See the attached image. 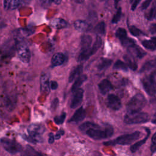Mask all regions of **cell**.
I'll return each instance as SVG.
<instances>
[{
	"label": "cell",
	"mask_w": 156,
	"mask_h": 156,
	"mask_svg": "<svg viewBox=\"0 0 156 156\" xmlns=\"http://www.w3.org/2000/svg\"><path fill=\"white\" fill-rule=\"evenodd\" d=\"M129 31L131 33V34H132L133 36L138 37V36H140V35L143 34V33L141 30H140L138 28H137L136 27H135L134 26H129Z\"/></svg>",
	"instance_id": "1f68e13d"
},
{
	"label": "cell",
	"mask_w": 156,
	"mask_h": 156,
	"mask_svg": "<svg viewBox=\"0 0 156 156\" xmlns=\"http://www.w3.org/2000/svg\"><path fill=\"white\" fill-rule=\"evenodd\" d=\"M92 38L89 35H83L81 37L80 40V52L78 56L79 62L86 60L91 56V44Z\"/></svg>",
	"instance_id": "277c9868"
},
{
	"label": "cell",
	"mask_w": 156,
	"mask_h": 156,
	"mask_svg": "<svg viewBox=\"0 0 156 156\" xmlns=\"http://www.w3.org/2000/svg\"><path fill=\"white\" fill-rule=\"evenodd\" d=\"M99 127H91L88 129L85 133L90 138L95 140L105 139L112 136L113 134V129L110 126H107L104 129Z\"/></svg>",
	"instance_id": "6da1fadb"
},
{
	"label": "cell",
	"mask_w": 156,
	"mask_h": 156,
	"mask_svg": "<svg viewBox=\"0 0 156 156\" xmlns=\"http://www.w3.org/2000/svg\"><path fill=\"white\" fill-rule=\"evenodd\" d=\"M112 63V60L107 58H102L99 62L97 68L98 70L102 71L108 68Z\"/></svg>",
	"instance_id": "7402d4cb"
},
{
	"label": "cell",
	"mask_w": 156,
	"mask_h": 156,
	"mask_svg": "<svg viewBox=\"0 0 156 156\" xmlns=\"http://www.w3.org/2000/svg\"><path fill=\"white\" fill-rule=\"evenodd\" d=\"M40 88L43 93H48L50 91V82L49 77L47 74H44L41 76L40 79Z\"/></svg>",
	"instance_id": "7c38bea8"
},
{
	"label": "cell",
	"mask_w": 156,
	"mask_h": 156,
	"mask_svg": "<svg viewBox=\"0 0 156 156\" xmlns=\"http://www.w3.org/2000/svg\"><path fill=\"white\" fill-rule=\"evenodd\" d=\"M149 32H150L151 34H156V23L152 24L149 26Z\"/></svg>",
	"instance_id": "ab89813d"
},
{
	"label": "cell",
	"mask_w": 156,
	"mask_h": 156,
	"mask_svg": "<svg viewBox=\"0 0 156 156\" xmlns=\"http://www.w3.org/2000/svg\"><path fill=\"white\" fill-rule=\"evenodd\" d=\"M133 1H134V0H130V2H133Z\"/></svg>",
	"instance_id": "f907efd6"
},
{
	"label": "cell",
	"mask_w": 156,
	"mask_h": 156,
	"mask_svg": "<svg viewBox=\"0 0 156 156\" xmlns=\"http://www.w3.org/2000/svg\"><path fill=\"white\" fill-rule=\"evenodd\" d=\"M155 18H156V14H155Z\"/></svg>",
	"instance_id": "816d5d0a"
},
{
	"label": "cell",
	"mask_w": 156,
	"mask_h": 156,
	"mask_svg": "<svg viewBox=\"0 0 156 156\" xmlns=\"http://www.w3.org/2000/svg\"><path fill=\"white\" fill-rule=\"evenodd\" d=\"M74 26L76 30L80 32H86L90 29V25L88 23L83 20H76L74 23Z\"/></svg>",
	"instance_id": "e0dca14e"
},
{
	"label": "cell",
	"mask_w": 156,
	"mask_h": 156,
	"mask_svg": "<svg viewBox=\"0 0 156 156\" xmlns=\"http://www.w3.org/2000/svg\"><path fill=\"white\" fill-rule=\"evenodd\" d=\"M55 140V136L54 135V134L52 133H50L49 134V138H48V141L49 143H52L54 142Z\"/></svg>",
	"instance_id": "f6af8a7d"
},
{
	"label": "cell",
	"mask_w": 156,
	"mask_h": 156,
	"mask_svg": "<svg viewBox=\"0 0 156 156\" xmlns=\"http://www.w3.org/2000/svg\"><path fill=\"white\" fill-rule=\"evenodd\" d=\"M94 32L100 35H104L105 32V24L104 21L99 23L94 27Z\"/></svg>",
	"instance_id": "f1b7e54d"
},
{
	"label": "cell",
	"mask_w": 156,
	"mask_h": 156,
	"mask_svg": "<svg viewBox=\"0 0 156 156\" xmlns=\"http://www.w3.org/2000/svg\"><path fill=\"white\" fill-rule=\"evenodd\" d=\"M11 1L12 0H4V7L5 10H9Z\"/></svg>",
	"instance_id": "7bdbcfd3"
},
{
	"label": "cell",
	"mask_w": 156,
	"mask_h": 156,
	"mask_svg": "<svg viewBox=\"0 0 156 156\" xmlns=\"http://www.w3.org/2000/svg\"><path fill=\"white\" fill-rule=\"evenodd\" d=\"M17 55L18 58L23 62L27 63L30 61L31 54L30 51L27 46L23 43L19 42L16 45Z\"/></svg>",
	"instance_id": "ba28073f"
},
{
	"label": "cell",
	"mask_w": 156,
	"mask_h": 156,
	"mask_svg": "<svg viewBox=\"0 0 156 156\" xmlns=\"http://www.w3.org/2000/svg\"><path fill=\"white\" fill-rule=\"evenodd\" d=\"M151 151L152 154L156 152V133H155L152 137V143L151 145Z\"/></svg>",
	"instance_id": "8d00e7d4"
},
{
	"label": "cell",
	"mask_w": 156,
	"mask_h": 156,
	"mask_svg": "<svg viewBox=\"0 0 156 156\" xmlns=\"http://www.w3.org/2000/svg\"><path fill=\"white\" fill-rule=\"evenodd\" d=\"M87 79V77L85 74H80L76 79L74 83L71 87V91L74 92L82 85V83Z\"/></svg>",
	"instance_id": "ac0fdd59"
},
{
	"label": "cell",
	"mask_w": 156,
	"mask_h": 156,
	"mask_svg": "<svg viewBox=\"0 0 156 156\" xmlns=\"http://www.w3.org/2000/svg\"><path fill=\"white\" fill-rule=\"evenodd\" d=\"M51 1L56 4H60L62 1V0H51Z\"/></svg>",
	"instance_id": "7dc6e473"
},
{
	"label": "cell",
	"mask_w": 156,
	"mask_h": 156,
	"mask_svg": "<svg viewBox=\"0 0 156 156\" xmlns=\"http://www.w3.org/2000/svg\"><path fill=\"white\" fill-rule=\"evenodd\" d=\"M124 59L126 62V63L127 64V65L128 66V67L129 68H130L131 69H132L133 71H135L137 69V68H138L137 63L134 60V59L133 58H132V57L126 55L124 56Z\"/></svg>",
	"instance_id": "d4e9b609"
},
{
	"label": "cell",
	"mask_w": 156,
	"mask_h": 156,
	"mask_svg": "<svg viewBox=\"0 0 156 156\" xmlns=\"http://www.w3.org/2000/svg\"><path fill=\"white\" fill-rule=\"evenodd\" d=\"M22 4V0H12L10 4L9 10H14L19 7Z\"/></svg>",
	"instance_id": "836d02e7"
},
{
	"label": "cell",
	"mask_w": 156,
	"mask_h": 156,
	"mask_svg": "<svg viewBox=\"0 0 156 156\" xmlns=\"http://www.w3.org/2000/svg\"><path fill=\"white\" fill-rule=\"evenodd\" d=\"M146 104V99L143 94L138 93L133 96L128 102L126 109L127 113H133L140 112L145 106Z\"/></svg>",
	"instance_id": "3957f363"
},
{
	"label": "cell",
	"mask_w": 156,
	"mask_h": 156,
	"mask_svg": "<svg viewBox=\"0 0 156 156\" xmlns=\"http://www.w3.org/2000/svg\"><path fill=\"white\" fill-rule=\"evenodd\" d=\"M127 49H128L129 52L132 56H134V57L139 58L143 57L146 54V53L143 49H141L138 46L136 45V44L135 45Z\"/></svg>",
	"instance_id": "4fadbf2b"
},
{
	"label": "cell",
	"mask_w": 156,
	"mask_h": 156,
	"mask_svg": "<svg viewBox=\"0 0 156 156\" xmlns=\"http://www.w3.org/2000/svg\"><path fill=\"white\" fill-rule=\"evenodd\" d=\"M128 66L127 65V64L123 62H122L120 60H117L114 65H113V68L114 69H119V70H122V71H127L128 70Z\"/></svg>",
	"instance_id": "f546056e"
},
{
	"label": "cell",
	"mask_w": 156,
	"mask_h": 156,
	"mask_svg": "<svg viewBox=\"0 0 156 156\" xmlns=\"http://www.w3.org/2000/svg\"><path fill=\"white\" fill-rule=\"evenodd\" d=\"M154 68H156V59L149 60L144 63L141 68L140 72H145Z\"/></svg>",
	"instance_id": "cb8c5ba5"
},
{
	"label": "cell",
	"mask_w": 156,
	"mask_h": 156,
	"mask_svg": "<svg viewBox=\"0 0 156 156\" xmlns=\"http://www.w3.org/2000/svg\"><path fill=\"white\" fill-rule=\"evenodd\" d=\"M99 126L93 122H86L83 123L79 126V129L81 131H86L88 129L91 128V127H99Z\"/></svg>",
	"instance_id": "4dcf8cb0"
},
{
	"label": "cell",
	"mask_w": 156,
	"mask_h": 156,
	"mask_svg": "<svg viewBox=\"0 0 156 156\" xmlns=\"http://www.w3.org/2000/svg\"><path fill=\"white\" fill-rule=\"evenodd\" d=\"M152 74H153L154 77H155V80H156V72H154V73H152Z\"/></svg>",
	"instance_id": "c3c4849f"
},
{
	"label": "cell",
	"mask_w": 156,
	"mask_h": 156,
	"mask_svg": "<svg viewBox=\"0 0 156 156\" xmlns=\"http://www.w3.org/2000/svg\"><path fill=\"white\" fill-rule=\"evenodd\" d=\"M107 104L110 108L113 110H118L120 109L122 105L121 101L119 97L113 94H110L108 96Z\"/></svg>",
	"instance_id": "9c48e42d"
},
{
	"label": "cell",
	"mask_w": 156,
	"mask_h": 156,
	"mask_svg": "<svg viewBox=\"0 0 156 156\" xmlns=\"http://www.w3.org/2000/svg\"><path fill=\"white\" fill-rule=\"evenodd\" d=\"M58 102H59V101H58V98H55L52 101V102H51V108L52 110H55L56 108H57V106H58Z\"/></svg>",
	"instance_id": "74e56055"
},
{
	"label": "cell",
	"mask_w": 156,
	"mask_h": 156,
	"mask_svg": "<svg viewBox=\"0 0 156 156\" xmlns=\"http://www.w3.org/2000/svg\"><path fill=\"white\" fill-rule=\"evenodd\" d=\"M121 8H119L116 12V13L114 15L113 18H112V22L114 24L115 23H117L120 18H121Z\"/></svg>",
	"instance_id": "d590c367"
},
{
	"label": "cell",
	"mask_w": 156,
	"mask_h": 156,
	"mask_svg": "<svg viewBox=\"0 0 156 156\" xmlns=\"http://www.w3.org/2000/svg\"><path fill=\"white\" fill-rule=\"evenodd\" d=\"M0 143L4 149L10 154H17L22 150L21 145L13 140L4 137L0 139Z\"/></svg>",
	"instance_id": "8992f818"
},
{
	"label": "cell",
	"mask_w": 156,
	"mask_h": 156,
	"mask_svg": "<svg viewBox=\"0 0 156 156\" xmlns=\"http://www.w3.org/2000/svg\"><path fill=\"white\" fill-rule=\"evenodd\" d=\"M140 1H141V0H134L133 4L132 5V7H131V10H135V9L136 8L137 5H138V4L140 3Z\"/></svg>",
	"instance_id": "ee69618b"
},
{
	"label": "cell",
	"mask_w": 156,
	"mask_h": 156,
	"mask_svg": "<svg viewBox=\"0 0 156 156\" xmlns=\"http://www.w3.org/2000/svg\"><path fill=\"white\" fill-rule=\"evenodd\" d=\"M147 135H146V137H145L144 139H143V140H140V141H138V142L134 143L133 144H132V145L131 146V147H130V151H131L132 152H133H133H135L136 151H138V150L140 148V147H141L143 144H144L146 143V140H147L148 136H149V134H150V131H149V130L147 129Z\"/></svg>",
	"instance_id": "603a6c76"
},
{
	"label": "cell",
	"mask_w": 156,
	"mask_h": 156,
	"mask_svg": "<svg viewBox=\"0 0 156 156\" xmlns=\"http://www.w3.org/2000/svg\"><path fill=\"white\" fill-rule=\"evenodd\" d=\"M141 82L144 90L148 94L151 96L156 94V80L152 74L144 76Z\"/></svg>",
	"instance_id": "52a82bcc"
},
{
	"label": "cell",
	"mask_w": 156,
	"mask_h": 156,
	"mask_svg": "<svg viewBox=\"0 0 156 156\" xmlns=\"http://www.w3.org/2000/svg\"><path fill=\"white\" fill-rule=\"evenodd\" d=\"M50 87H51V89L52 90H55L58 87V83L56 81H51L50 82Z\"/></svg>",
	"instance_id": "b9f144b4"
},
{
	"label": "cell",
	"mask_w": 156,
	"mask_h": 156,
	"mask_svg": "<svg viewBox=\"0 0 156 156\" xmlns=\"http://www.w3.org/2000/svg\"><path fill=\"white\" fill-rule=\"evenodd\" d=\"M149 120L148 113L143 112L127 113L124 116V122L127 124H141L147 122Z\"/></svg>",
	"instance_id": "5b68a950"
},
{
	"label": "cell",
	"mask_w": 156,
	"mask_h": 156,
	"mask_svg": "<svg viewBox=\"0 0 156 156\" xmlns=\"http://www.w3.org/2000/svg\"><path fill=\"white\" fill-rule=\"evenodd\" d=\"M82 69H83L82 65H80L74 67L70 72L69 78H68L69 82V83L72 82L77 76H79L80 74H81L82 72Z\"/></svg>",
	"instance_id": "ffe728a7"
},
{
	"label": "cell",
	"mask_w": 156,
	"mask_h": 156,
	"mask_svg": "<svg viewBox=\"0 0 156 156\" xmlns=\"http://www.w3.org/2000/svg\"><path fill=\"white\" fill-rule=\"evenodd\" d=\"M119 40L121 41V44L124 47L126 48L127 49H128L129 48H130V47H131V46H132L135 44V43L134 40H133L130 38L127 37V36H126V37L120 39Z\"/></svg>",
	"instance_id": "484cf974"
},
{
	"label": "cell",
	"mask_w": 156,
	"mask_h": 156,
	"mask_svg": "<svg viewBox=\"0 0 156 156\" xmlns=\"http://www.w3.org/2000/svg\"><path fill=\"white\" fill-rule=\"evenodd\" d=\"M64 130L62 129H60L59 131L57 132V133L55 134V139L56 140H58L59 138H60V137L64 134Z\"/></svg>",
	"instance_id": "60d3db41"
},
{
	"label": "cell",
	"mask_w": 156,
	"mask_h": 156,
	"mask_svg": "<svg viewBox=\"0 0 156 156\" xmlns=\"http://www.w3.org/2000/svg\"><path fill=\"white\" fill-rule=\"evenodd\" d=\"M116 36L120 40L127 36V32L125 29L119 27L116 31Z\"/></svg>",
	"instance_id": "d6a6232c"
},
{
	"label": "cell",
	"mask_w": 156,
	"mask_h": 156,
	"mask_svg": "<svg viewBox=\"0 0 156 156\" xmlns=\"http://www.w3.org/2000/svg\"><path fill=\"white\" fill-rule=\"evenodd\" d=\"M51 25L55 29H62L67 26V22L62 18H55L51 22Z\"/></svg>",
	"instance_id": "44dd1931"
},
{
	"label": "cell",
	"mask_w": 156,
	"mask_h": 156,
	"mask_svg": "<svg viewBox=\"0 0 156 156\" xmlns=\"http://www.w3.org/2000/svg\"><path fill=\"white\" fill-rule=\"evenodd\" d=\"M77 1H78V2H82L83 0H76Z\"/></svg>",
	"instance_id": "681fc988"
},
{
	"label": "cell",
	"mask_w": 156,
	"mask_h": 156,
	"mask_svg": "<svg viewBox=\"0 0 156 156\" xmlns=\"http://www.w3.org/2000/svg\"><path fill=\"white\" fill-rule=\"evenodd\" d=\"M142 45L148 50H156V37L151 38L150 40H143L141 42Z\"/></svg>",
	"instance_id": "d6986e66"
},
{
	"label": "cell",
	"mask_w": 156,
	"mask_h": 156,
	"mask_svg": "<svg viewBox=\"0 0 156 156\" xmlns=\"http://www.w3.org/2000/svg\"><path fill=\"white\" fill-rule=\"evenodd\" d=\"M152 122L156 124V112H155V113L154 114V115L153 116V118L152 119Z\"/></svg>",
	"instance_id": "bcb514c9"
},
{
	"label": "cell",
	"mask_w": 156,
	"mask_h": 156,
	"mask_svg": "<svg viewBox=\"0 0 156 156\" xmlns=\"http://www.w3.org/2000/svg\"><path fill=\"white\" fill-rule=\"evenodd\" d=\"M153 0H145L143 2V4H142V5H141V9L142 10H145V9H146L147 7H148V6L150 5V4L152 2V1Z\"/></svg>",
	"instance_id": "f35d334b"
},
{
	"label": "cell",
	"mask_w": 156,
	"mask_h": 156,
	"mask_svg": "<svg viewBox=\"0 0 156 156\" xmlns=\"http://www.w3.org/2000/svg\"><path fill=\"white\" fill-rule=\"evenodd\" d=\"M140 135H141V133L139 131H136L132 133L121 135L118 138L114 140L107 141L104 144L107 146L115 145V144L129 145L132 144L133 141L137 140L140 137Z\"/></svg>",
	"instance_id": "7a4b0ae2"
},
{
	"label": "cell",
	"mask_w": 156,
	"mask_h": 156,
	"mask_svg": "<svg viewBox=\"0 0 156 156\" xmlns=\"http://www.w3.org/2000/svg\"><path fill=\"white\" fill-rule=\"evenodd\" d=\"M101 44H102V39L99 36H97L96 38V40H95L93 46L91 48V55L94 54L97 52V51L101 46Z\"/></svg>",
	"instance_id": "4316f807"
},
{
	"label": "cell",
	"mask_w": 156,
	"mask_h": 156,
	"mask_svg": "<svg viewBox=\"0 0 156 156\" xmlns=\"http://www.w3.org/2000/svg\"><path fill=\"white\" fill-rule=\"evenodd\" d=\"M101 93L103 94H105L108 93L113 88L112 83L107 79H103L100 82L98 85Z\"/></svg>",
	"instance_id": "5bb4252c"
},
{
	"label": "cell",
	"mask_w": 156,
	"mask_h": 156,
	"mask_svg": "<svg viewBox=\"0 0 156 156\" xmlns=\"http://www.w3.org/2000/svg\"><path fill=\"white\" fill-rule=\"evenodd\" d=\"M155 14H156V2L154 1L152 4V6H151L150 10L146 14V18L148 20H152L154 18H155Z\"/></svg>",
	"instance_id": "83f0119b"
},
{
	"label": "cell",
	"mask_w": 156,
	"mask_h": 156,
	"mask_svg": "<svg viewBox=\"0 0 156 156\" xmlns=\"http://www.w3.org/2000/svg\"><path fill=\"white\" fill-rule=\"evenodd\" d=\"M85 118V111L84 108L81 107L76 110L74 115L69 120V122H79L83 121Z\"/></svg>",
	"instance_id": "8fae6325"
},
{
	"label": "cell",
	"mask_w": 156,
	"mask_h": 156,
	"mask_svg": "<svg viewBox=\"0 0 156 156\" xmlns=\"http://www.w3.org/2000/svg\"><path fill=\"white\" fill-rule=\"evenodd\" d=\"M44 131L45 128L42 124H32L28 127V132L29 134L41 135Z\"/></svg>",
	"instance_id": "2e32d148"
},
{
	"label": "cell",
	"mask_w": 156,
	"mask_h": 156,
	"mask_svg": "<svg viewBox=\"0 0 156 156\" xmlns=\"http://www.w3.org/2000/svg\"><path fill=\"white\" fill-rule=\"evenodd\" d=\"M73 93L74 94L71 101L70 107L71 108H76L78 107L82 103L83 96V89L79 88Z\"/></svg>",
	"instance_id": "30bf717a"
},
{
	"label": "cell",
	"mask_w": 156,
	"mask_h": 156,
	"mask_svg": "<svg viewBox=\"0 0 156 156\" xmlns=\"http://www.w3.org/2000/svg\"><path fill=\"white\" fill-rule=\"evenodd\" d=\"M66 115V114L65 113H62L60 115L55 116V117L54 118V119L55 122L56 124H62V123L64 122L65 119Z\"/></svg>",
	"instance_id": "e575fe53"
},
{
	"label": "cell",
	"mask_w": 156,
	"mask_h": 156,
	"mask_svg": "<svg viewBox=\"0 0 156 156\" xmlns=\"http://www.w3.org/2000/svg\"><path fill=\"white\" fill-rule=\"evenodd\" d=\"M66 59L65 55L62 52H57L55 54L51 59L52 65L54 66H57L62 65Z\"/></svg>",
	"instance_id": "9a60e30c"
}]
</instances>
